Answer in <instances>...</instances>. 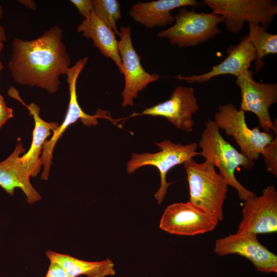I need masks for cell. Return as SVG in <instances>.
Segmentation results:
<instances>
[{
    "instance_id": "cell-1",
    "label": "cell",
    "mask_w": 277,
    "mask_h": 277,
    "mask_svg": "<svg viewBox=\"0 0 277 277\" xmlns=\"http://www.w3.org/2000/svg\"><path fill=\"white\" fill-rule=\"evenodd\" d=\"M63 33L60 27L54 26L35 39L13 40L8 68L15 83L51 94L57 91L60 77L66 75L71 62L62 41Z\"/></svg>"
},
{
    "instance_id": "cell-15",
    "label": "cell",
    "mask_w": 277,
    "mask_h": 277,
    "mask_svg": "<svg viewBox=\"0 0 277 277\" xmlns=\"http://www.w3.org/2000/svg\"><path fill=\"white\" fill-rule=\"evenodd\" d=\"M226 52L227 57L207 72L190 76L179 74L174 77L189 83H204L214 77L224 74H231L237 77L249 70L252 62L255 58V49L249 41L247 35L242 37L237 45H230Z\"/></svg>"
},
{
    "instance_id": "cell-7",
    "label": "cell",
    "mask_w": 277,
    "mask_h": 277,
    "mask_svg": "<svg viewBox=\"0 0 277 277\" xmlns=\"http://www.w3.org/2000/svg\"><path fill=\"white\" fill-rule=\"evenodd\" d=\"M212 12L222 16L225 27L235 34L245 22L268 27L277 14L274 0H204Z\"/></svg>"
},
{
    "instance_id": "cell-17",
    "label": "cell",
    "mask_w": 277,
    "mask_h": 277,
    "mask_svg": "<svg viewBox=\"0 0 277 277\" xmlns=\"http://www.w3.org/2000/svg\"><path fill=\"white\" fill-rule=\"evenodd\" d=\"M25 151L21 139L18 137L12 153L0 162V186L11 195L16 188L21 189L27 202L32 204L39 201L41 196L31 184L30 175L20 160L21 154Z\"/></svg>"
},
{
    "instance_id": "cell-23",
    "label": "cell",
    "mask_w": 277,
    "mask_h": 277,
    "mask_svg": "<svg viewBox=\"0 0 277 277\" xmlns=\"http://www.w3.org/2000/svg\"><path fill=\"white\" fill-rule=\"evenodd\" d=\"M275 137L266 147L263 157L267 171L277 176V132H275Z\"/></svg>"
},
{
    "instance_id": "cell-26",
    "label": "cell",
    "mask_w": 277,
    "mask_h": 277,
    "mask_svg": "<svg viewBox=\"0 0 277 277\" xmlns=\"http://www.w3.org/2000/svg\"><path fill=\"white\" fill-rule=\"evenodd\" d=\"M45 277H69L66 272L57 264L50 263Z\"/></svg>"
},
{
    "instance_id": "cell-28",
    "label": "cell",
    "mask_w": 277,
    "mask_h": 277,
    "mask_svg": "<svg viewBox=\"0 0 277 277\" xmlns=\"http://www.w3.org/2000/svg\"><path fill=\"white\" fill-rule=\"evenodd\" d=\"M3 10L2 6L0 5V19L2 17ZM6 35L4 28L0 24V41L3 42L6 40Z\"/></svg>"
},
{
    "instance_id": "cell-18",
    "label": "cell",
    "mask_w": 277,
    "mask_h": 277,
    "mask_svg": "<svg viewBox=\"0 0 277 277\" xmlns=\"http://www.w3.org/2000/svg\"><path fill=\"white\" fill-rule=\"evenodd\" d=\"M202 3L195 0H157L138 2L133 5L129 12L135 22L147 29L165 27L174 23L175 17L171 12L186 6L200 7Z\"/></svg>"
},
{
    "instance_id": "cell-13",
    "label": "cell",
    "mask_w": 277,
    "mask_h": 277,
    "mask_svg": "<svg viewBox=\"0 0 277 277\" xmlns=\"http://www.w3.org/2000/svg\"><path fill=\"white\" fill-rule=\"evenodd\" d=\"M238 232L256 235L277 232V192L268 185L262 194L244 201Z\"/></svg>"
},
{
    "instance_id": "cell-6",
    "label": "cell",
    "mask_w": 277,
    "mask_h": 277,
    "mask_svg": "<svg viewBox=\"0 0 277 277\" xmlns=\"http://www.w3.org/2000/svg\"><path fill=\"white\" fill-rule=\"evenodd\" d=\"M245 113L232 104L221 105L215 113L213 121L220 129L233 138L241 153L254 161L264 153L274 135L271 132L260 131L259 126L249 128Z\"/></svg>"
},
{
    "instance_id": "cell-21",
    "label": "cell",
    "mask_w": 277,
    "mask_h": 277,
    "mask_svg": "<svg viewBox=\"0 0 277 277\" xmlns=\"http://www.w3.org/2000/svg\"><path fill=\"white\" fill-rule=\"evenodd\" d=\"M248 39L255 51V70L258 73L264 65L263 58L277 53V35L267 31V27L249 24Z\"/></svg>"
},
{
    "instance_id": "cell-8",
    "label": "cell",
    "mask_w": 277,
    "mask_h": 277,
    "mask_svg": "<svg viewBox=\"0 0 277 277\" xmlns=\"http://www.w3.org/2000/svg\"><path fill=\"white\" fill-rule=\"evenodd\" d=\"M88 60L87 56L78 60L74 65L69 68L66 74L70 95L69 105L62 123L53 131L51 138L47 140L43 145L41 156L44 167L41 175V179L43 180L48 179L52 154L56 143L69 126L78 120H81L83 124L86 126L96 125L99 118H105L113 121L110 117L107 115L106 111L102 110H98L94 115L88 114L83 110L78 104L76 93L77 80Z\"/></svg>"
},
{
    "instance_id": "cell-4",
    "label": "cell",
    "mask_w": 277,
    "mask_h": 277,
    "mask_svg": "<svg viewBox=\"0 0 277 277\" xmlns=\"http://www.w3.org/2000/svg\"><path fill=\"white\" fill-rule=\"evenodd\" d=\"M174 24L157 33L180 48L195 46L206 42L221 32L218 25L224 18L213 12H197L181 7L176 14Z\"/></svg>"
},
{
    "instance_id": "cell-9",
    "label": "cell",
    "mask_w": 277,
    "mask_h": 277,
    "mask_svg": "<svg viewBox=\"0 0 277 277\" xmlns=\"http://www.w3.org/2000/svg\"><path fill=\"white\" fill-rule=\"evenodd\" d=\"M254 73L248 70L238 76L235 83L240 88L241 103L240 110L254 113L259 127L266 132H277V121L273 122L269 112L270 107L277 102L276 83H261L253 78Z\"/></svg>"
},
{
    "instance_id": "cell-11",
    "label": "cell",
    "mask_w": 277,
    "mask_h": 277,
    "mask_svg": "<svg viewBox=\"0 0 277 277\" xmlns=\"http://www.w3.org/2000/svg\"><path fill=\"white\" fill-rule=\"evenodd\" d=\"M117 47L121 59L125 86L122 93V107L133 106V100L147 85L160 78L157 74H150L145 70L141 58L135 50L131 38V28L122 26Z\"/></svg>"
},
{
    "instance_id": "cell-12",
    "label": "cell",
    "mask_w": 277,
    "mask_h": 277,
    "mask_svg": "<svg viewBox=\"0 0 277 277\" xmlns=\"http://www.w3.org/2000/svg\"><path fill=\"white\" fill-rule=\"evenodd\" d=\"M214 252L219 256L244 257L261 272H277V255L262 245L255 234L236 232L219 238L215 242Z\"/></svg>"
},
{
    "instance_id": "cell-3",
    "label": "cell",
    "mask_w": 277,
    "mask_h": 277,
    "mask_svg": "<svg viewBox=\"0 0 277 277\" xmlns=\"http://www.w3.org/2000/svg\"><path fill=\"white\" fill-rule=\"evenodd\" d=\"M183 164L189 185V201L219 221H223V206L228 192L225 181L209 161L198 163L192 159Z\"/></svg>"
},
{
    "instance_id": "cell-24",
    "label": "cell",
    "mask_w": 277,
    "mask_h": 277,
    "mask_svg": "<svg viewBox=\"0 0 277 277\" xmlns=\"http://www.w3.org/2000/svg\"><path fill=\"white\" fill-rule=\"evenodd\" d=\"M70 2L85 19L94 12L92 0H71Z\"/></svg>"
},
{
    "instance_id": "cell-14",
    "label": "cell",
    "mask_w": 277,
    "mask_h": 277,
    "mask_svg": "<svg viewBox=\"0 0 277 277\" xmlns=\"http://www.w3.org/2000/svg\"><path fill=\"white\" fill-rule=\"evenodd\" d=\"M199 108L194 89L179 86L172 91L168 100L146 108L142 112L133 113L130 117L141 115L162 116L176 128L191 132L194 126L192 115Z\"/></svg>"
},
{
    "instance_id": "cell-19",
    "label": "cell",
    "mask_w": 277,
    "mask_h": 277,
    "mask_svg": "<svg viewBox=\"0 0 277 277\" xmlns=\"http://www.w3.org/2000/svg\"><path fill=\"white\" fill-rule=\"evenodd\" d=\"M77 32L82 33L84 36L91 39L101 54L112 60L117 66L120 73L123 74L115 34L94 12L77 26Z\"/></svg>"
},
{
    "instance_id": "cell-29",
    "label": "cell",
    "mask_w": 277,
    "mask_h": 277,
    "mask_svg": "<svg viewBox=\"0 0 277 277\" xmlns=\"http://www.w3.org/2000/svg\"><path fill=\"white\" fill-rule=\"evenodd\" d=\"M3 47V42L0 41V56H1V53L2 52V49ZM4 68V66L3 64L2 63L1 60H0V71L3 69Z\"/></svg>"
},
{
    "instance_id": "cell-16",
    "label": "cell",
    "mask_w": 277,
    "mask_h": 277,
    "mask_svg": "<svg viewBox=\"0 0 277 277\" xmlns=\"http://www.w3.org/2000/svg\"><path fill=\"white\" fill-rule=\"evenodd\" d=\"M11 97L15 98L24 105L29 111L34 121V128L32 132V140L28 151L20 157L23 166L30 176L35 177L42 166L41 157L43 145L47 137L59 126L57 122H48L39 116L40 109L36 104L27 105L22 100L15 88L11 87L8 92Z\"/></svg>"
},
{
    "instance_id": "cell-25",
    "label": "cell",
    "mask_w": 277,
    "mask_h": 277,
    "mask_svg": "<svg viewBox=\"0 0 277 277\" xmlns=\"http://www.w3.org/2000/svg\"><path fill=\"white\" fill-rule=\"evenodd\" d=\"M13 117L12 109L7 106L3 96L0 94V129L9 119Z\"/></svg>"
},
{
    "instance_id": "cell-27",
    "label": "cell",
    "mask_w": 277,
    "mask_h": 277,
    "mask_svg": "<svg viewBox=\"0 0 277 277\" xmlns=\"http://www.w3.org/2000/svg\"><path fill=\"white\" fill-rule=\"evenodd\" d=\"M18 2L25 6L27 8L35 10L36 8V3L33 1L30 0H21Z\"/></svg>"
},
{
    "instance_id": "cell-2",
    "label": "cell",
    "mask_w": 277,
    "mask_h": 277,
    "mask_svg": "<svg viewBox=\"0 0 277 277\" xmlns=\"http://www.w3.org/2000/svg\"><path fill=\"white\" fill-rule=\"evenodd\" d=\"M220 130L213 120L209 118L207 120L198 144L201 149L199 155L218 168L220 175L227 185L234 188L239 199L245 201L256 194L238 181L235 171L240 166L250 170L253 167L254 162L239 152L226 141Z\"/></svg>"
},
{
    "instance_id": "cell-20",
    "label": "cell",
    "mask_w": 277,
    "mask_h": 277,
    "mask_svg": "<svg viewBox=\"0 0 277 277\" xmlns=\"http://www.w3.org/2000/svg\"><path fill=\"white\" fill-rule=\"evenodd\" d=\"M50 263L59 265L69 277L85 275L88 277H106L115 273L114 264L108 258L97 262H89L51 250L46 252Z\"/></svg>"
},
{
    "instance_id": "cell-22",
    "label": "cell",
    "mask_w": 277,
    "mask_h": 277,
    "mask_svg": "<svg viewBox=\"0 0 277 277\" xmlns=\"http://www.w3.org/2000/svg\"><path fill=\"white\" fill-rule=\"evenodd\" d=\"M95 14L119 36L116 22L121 18V6L116 0H92Z\"/></svg>"
},
{
    "instance_id": "cell-10",
    "label": "cell",
    "mask_w": 277,
    "mask_h": 277,
    "mask_svg": "<svg viewBox=\"0 0 277 277\" xmlns=\"http://www.w3.org/2000/svg\"><path fill=\"white\" fill-rule=\"evenodd\" d=\"M218 222L213 215L188 201L168 205L161 216L159 227L170 234L194 236L214 230Z\"/></svg>"
},
{
    "instance_id": "cell-5",
    "label": "cell",
    "mask_w": 277,
    "mask_h": 277,
    "mask_svg": "<svg viewBox=\"0 0 277 277\" xmlns=\"http://www.w3.org/2000/svg\"><path fill=\"white\" fill-rule=\"evenodd\" d=\"M154 144L159 148V151L153 153H132L127 163L126 171L128 173L132 174L145 166L155 167L160 172V186L154 196L157 204L160 205L164 200L169 186L172 184L166 181L168 172L174 167L199 155V152L196 151L198 144L195 142L182 145L165 140Z\"/></svg>"
}]
</instances>
